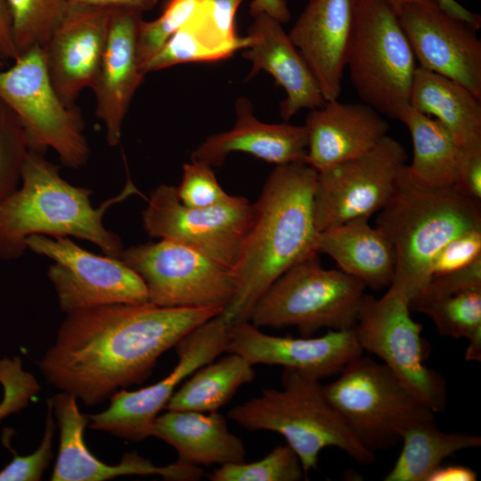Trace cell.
Returning <instances> with one entry per match:
<instances>
[{
	"instance_id": "obj_3",
	"label": "cell",
	"mask_w": 481,
	"mask_h": 481,
	"mask_svg": "<svg viewBox=\"0 0 481 481\" xmlns=\"http://www.w3.org/2000/svg\"><path fill=\"white\" fill-rule=\"evenodd\" d=\"M45 153L29 150L20 185L0 200V259L20 257L34 234L72 236L98 246L104 255L120 258L119 237L103 224L112 205L139 193L128 178L122 192L94 208L92 191L75 186L61 177L58 166Z\"/></svg>"
},
{
	"instance_id": "obj_20",
	"label": "cell",
	"mask_w": 481,
	"mask_h": 481,
	"mask_svg": "<svg viewBox=\"0 0 481 481\" xmlns=\"http://www.w3.org/2000/svg\"><path fill=\"white\" fill-rule=\"evenodd\" d=\"M361 0H308L289 37L325 102L338 100Z\"/></svg>"
},
{
	"instance_id": "obj_49",
	"label": "cell",
	"mask_w": 481,
	"mask_h": 481,
	"mask_svg": "<svg viewBox=\"0 0 481 481\" xmlns=\"http://www.w3.org/2000/svg\"><path fill=\"white\" fill-rule=\"evenodd\" d=\"M385 1L396 10L399 6L404 4L414 2V1H420V0H385Z\"/></svg>"
},
{
	"instance_id": "obj_39",
	"label": "cell",
	"mask_w": 481,
	"mask_h": 481,
	"mask_svg": "<svg viewBox=\"0 0 481 481\" xmlns=\"http://www.w3.org/2000/svg\"><path fill=\"white\" fill-rule=\"evenodd\" d=\"M57 429L50 398L46 402V414L43 437L38 447L27 455H15L0 470V481H39L53 459V441Z\"/></svg>"
},
{
	"instance_id": "obj_6",
	"label": "cell",
	"mask_w": 481,
	"mask_h": 481,
	"mask_svg": "<svg viewBox=\"0 0 481 481\" xmlns=\"http://www.w3.org/2000/svg\"><path fill=\"white\" fill-rule=\"evenodd\" d=\"M338 374L323 386L325 396L355 438L374 453L396 445L409 428L436 420L383 363L362 355Z\"/></svg>"
},
{
	"instance_id": "obj_15",
	"label": "cell",
	"mask_w": 481,
	"mask_h": 481,
	"mask_svg": "<svg viewBox=\"0 0 481 481\" xmlns=\"http://www.w3.org/2000/svg\"><path fill=\"white\" fill-rule=\"evenodd\" d=\"M407 159L402 143L387 135L363 155L318 172L314 209L319 232L378 213Z\"/></svg>"
},
{
	"instance_id": "obj_7",
	"label": "cell",
	"mask_w": 481,
	"mask_h": 481,
	"mask_svg": "<svg viewBox=\"0 0 481 481\" xmlns=\"http://www.w3.org/2000/svg\"><path fill=\"white\" fill-rule=\"evenodd\" d=\"M365 286L322 266L318 255L281 274L256 303L249 322L257 327H295L305 337L321 329H353Z\"/></svg>"
},
{
	"instance_id": "obj_2",
	"label": "cell",
	"mask_w": 481,
	"mask_h": 481,
	"mask_svg": "<svg viewBox=\"0 0 481 481\" xmlns=\"http://www.w3.org/2000/svg\"><path fill=\"white\" fill-rule=\"evenodd\" d=\"M317 175L306 162H295L276 166L266 179L234 268L236 293L223 312L230 324L249 321L257 300L281 274L318 255Z\"/></svg>"
},
{
	"instance_id": "obj_23",
	"label": "cell",
	"mask_w": 481,
	"mask_h": 481,
	"mask_svg": "<svg viewBox=\"0 0 481 481\" xmlns=\"http://www.w3.org/2000/svg\"><path fill=\"white\" fill-rule=\"evenodd\" d=\"M232 129L207 137L192 153L191 160L219 167L232 152H243L276 166L306 162L308 134L305 125L260 121L246 97L234 104Z\"/></svg>"
},
{
	"instance_id": "obj_17",
	"label": "cell",
	"mask_w": 481,
	"mask_h": 481,
	"mask_svg": "<svg viewBox=\"0 0 481 481\" xmlns=\"http://www.w3.org/2000/svg\"><path fill=\"white\" fill-rule=\"evenodd\" d=\"M113 9L68 2L42 47L51 82L61 101L74 103L92 88L106 47Z\"/></svg>"
},
{
	"instance_id": "obj_33",
	"label": "cell",
	"mask_w": 481,
	"mask_h": 481,
	"mask_svg": "<svg viewBox=\"0 0 481 481\" xmlns=\"http://www.w3.org/2000/svg\"><path fill=\"white\" fill-rule=\"evenodd\" d=\"M208 477L211 481H298L306 475L298 455L286 444L259 461L219 466Z\"/></svg>"
},
{
	"instance_id": "obj_4",
	"label": "cell",
	"mask_w": 481,
	"mask_h": 481,
	"mask_svg": "<svg viewBox=\"0 0 481 481\" xmlns=\"http://www.w3.org/2000/svg\"><path fill=\"white\" fill-rule=\"evenodd\" d=\"M375 226L395 253L390 286L411 302L429 280L435 255L460 234L481 228L480 201L456 185L436 187L414 178L405 164L388 200L378 212Z\"/></svg>"
},
{
	"instance_id": "obj_5",
	"label": "cell",
	"mask_w": 481,
	"mask_h": 481,
	"mask_svg": "<svg viewBox=\"0 0 481 481\" xmlns=\"http://www.w3.org/2000/svg\"><path fill=\"white\" fill-rule=\"evenodd\" d=\"M281 382V389H264L232 408L229 418L246 429L283 436L298 455L306 477L327 447L340 449L360 465L373 463L376 454L355 438L328 402L319 379L284 369Z\"/></svg>"
},
{
	"instance_id": "obj_22",
	"label": "cell",
	"mask_w": 481,
	"mask_h": 481,
	"mask_svg": "<svg viewBox=\"0 0 481 481\" xmlns=\"http://www.w3.org/2000/svg\"><path fill=\"white\" fill-rule=\"evenodd\" d=\"M382 116L364 102L338 100L311 110L305 124L306 162L321 172L369 151L387 135L389 124Z\"/></svg>"
},
{
	"instance_id": "obj_47",
	"label": "cell",
	"mask_w": 481,
	"mask_h": 481,
	"mask_svg": "<svg viewBox=\"0 0 481 481\" xmlns=\"http://www.w3.org/2000/svg\"><path fill=\"white\" fill-rule=\"evenodd\" d=\"M477 473L463 465H440L428 477L427 481H475Z\"/></svg>"
},
{
	"instance_id": "obj_35",
	"label": "cell",
	"mask_w": 481,
	"mask_h": 481,
	"mask_svg": "<svg viewBox=\"0 0 481 481\" xmlns=\"http://www.w3.org/2000/svg\"><path fill=\"white\" fill-rule=\"evenodd\" d=\"M29 150L20 119L0 98V200L20 185Z\"/></svg>"
},
{
	"instance_id": "obj_41",
	"label": "cell",
	"mask_w": 481,
	"mask_h": 481,
	"mask_svg": "<svg viewBox=\"0 0 481 481\" xmlns=\"http://www.w3.org/2000/svg\"><path fill=\"white\" fill-rule=\"evenodd\" d=\"M480 257L481 228H476L453 238L435 255L430 263L429 276L466 267Z\"/></svg>"
},
{
	"instance_id": "obj_46",
	"label": "cell",
	"mask_w": 481,
	"mask_h": 481,
	"mask_svg": "<svg viewBox=\"0 0 481 481\" xmlns=\"http://www.w3.org/2000/svg\"><path fill=\"white\" fill-rule=\"evenodd\" d=\"M159 0H67L69 3L82 4L109 9H129L140 12L151 10Z\"/></svg>"
},
{
	"instance_id": "obj_38",
	"label": "cell",
	"mask_w": 481,
	"mask_h": 481,
	"mask_svg": "<svg viewBox=\"0 0 481 481\" xmlns=\"http://www.w3.org/2000/svg\"><path fill=\"white\" fill-rule=\"evenodd\" d=\"M0 384L3 387L0 422L27 407L41 389L35 376L24 369L18 356L0 359Z\"/></svg>"
},
{
	"instance_id": "obj_28",
	"label": "cell",
	"mask_w": 481,
	"mask_h": 481,
	"mask_svg": "<svg viewBox=\"0 0 481 481\" xmlns=\"http://www.w3.org/2000/svg\"><path fill=\"white\" fill-rule=\"evenodd\" d=\"M408 128L413 156L407 169L420 182L431 186L449 187L457 183L464 151L434 118L410 105L400 120Z\"/></svg>"
},
{
	"instance_id": "obj_32",
	"label": "cell",
	"mask_w": 481,
	"mask_h": 481,
	"mask_svg": "<svg viewBox=\"0 0 481 481\" xmlns=\"http://www.w3.org/2000/svg\"><path fill=\"white\" fill-rule=\"evenodd\" d=\"M18 56L43 47L63 16L67 0H6Z\"/></svg>"
},
{
	"instance_id": "obj_14",
	"label": "cell",
	"mask_w": 481,
	"mask_h": 481,
	"mask_svg": "<svg viewBox=\"0 0 481 481\" xmlns=\"http://www.w3.org/2000/svg\"><path fill=\"white\" fill-rule=\"evenodd\" d=\"M253 216V204L241 196L208 208H192L178 199L175 186L153 190L143 213V224L152 238L184 244L234 268Z\"/></svg>"
},
{
	"instance_id": "obj_19",
	"label": "cell",
	"mask_w": 481,
	"mask_h": 481,
	"mask_svg": "<svg viewBox=\"0 0 481 481\" xmlns=\"http://www.w3.org/2000/svg\"><path fill=\"white\" fill-rule=\"evenodd\" d=\"M59 429V448L53 481H105L121 476L159 475L167 480H198L202 469L177 460L167 466H157L136 452L123 455L121 461L110 465L100 461L86 446L84 432L88 415L80 412L77 399L61 392L50 398Z\"/></svg>"
},
{
	"instance_id": "obj_12",
	"label": "cell",
	"mask_w": 481,
	"mask_h": 481,
	"mask_svg": "<svg viewBox=\"0 0 481 481\" xmlns=\"http://www.w3.org/2000/svg\"><path fill=\"white\" fill-rule=\"evenodd\" d=\"M229 327L222 312L187 333L174 346L178 362L166 377L138 390L117 391L105 410L88 415L90 428L132 442L151 436L155 419L177 386L200 367L226 353Z\"/></svg>"
},
{
	"instance_id": "obj_27",
	"label": "cell",
	"mask_w": 481,
	"mask_h": 481,
	"mask_svg": "<svg viewBox=\"0 0 481 481\" xmlns=\"http://www.w3.org/2000/svg\"><path fill=\"white\" fill-rule=\"evenodd\" d=\"M409 105L440 122L463 151L481 149V100L462 85L418 66Z\"/></svg>"
},
{
	"instance_id": "obj_31",
	"label": "cell",
	"mask_w": 481,
	"mask_h": 481,
	"mask_svg": "<svg viewBox=\"0 0 481 481\" xmlns=\"http://www.w3.org/2000/svg\"><path fill=\"white\" fill-rule=\"evenodd\" d=\"M428 316L441 336L469 340L467 361H481V289L410 304Z\"/></svg>"
},
{
	"instance_id": "obj_21",
	"label": "cell",
	"mask_w": 481,
	"mask_h": 481,
	"mask_svg": "<svg viewBox=\"0 0 481 481\" xmlns=\"http://www.w3.org/2000/svg\"><path fill=\"white\" fill-rule=\"evenodd\" d=\"M143 13L113 9L110 32L96 79L91 88L95 114L105 126L110 146L120 143L124 119L144 76L138 54Z\"/></svg>"
},
{
	"instance_id": "obj_34",
	"label": "cell",
	"mask_w": 481,
	"mask_h": 481,
	"mask_svg": "<svg viewBox=\"0 0 481 481\" xmlns=\"http://www.w3.org/2000/svg\"><path fill=\"white\" fill-rule=\"evenodd\" d=\"M233 54L208 45L189 20L175 31L162 47L144 65L145 74L190 62H214L231 58Z\"/></svg>"
},
{
	"instance_id": "obj_48",
	"label": "cell",
	"mask_w": 481,
	"mask_h": 481,
	"mask_svg": "<svg viewBox=\"0 0 481 481\" xmlns=\"http://www.w3.org/2000/svg\"><path fill=\"white\" fill-rule=\"evenodd\" d=\"M438 4L449 13L460 18L472 26L479 29L481 26V17L474 13L455 0H436Z\"/></svg>"
},
{
	"instance_id": "obj_44",
	"label": "cell",
	"mask_w": 481,
	"mask_h": 481,
	"mask_svg": "<svg viewBox=\"0 0 481 481\" xmlns=\"http://www.w3.org/2000/svg\"><path fill=\"white\" fill-rule=\"evenodd\" d=\"M0 53L6 61H14L18 53L12 34V23L6 0H0Z\"/></svg>"
},
{
	"instance_id": "obj_18",
	"label": "cell",
	"mask_w": 481,
	"mask_h": 481,
	"mask_svg": "<svg viewBox=\"0 0 481 481\" xmlns=\"http://www.w3.org/2000/svg\"><path fill=\"white\" fill-rule=\"evenodd\" d=\"M226 353L240 355L253 365H279L321 380L338 374L363 350L353 329L330 330L320 337H279L246 321L230 324Z\"/></svg>"
},
{
	"instance_id": "obj_9",
	"label": "cell",
	"mask_w": 481,
	"mask_h": 481,
	"mask_svg": "<svg viewBox=\"0 0 481 481\" xmlns=\"http://www.w3.org/2000/svg\"><path fill=\"white\" fill-rule=\"evenodd\" d=\"M0 98L20 119L30 150H53L70 168L86 164L90 148L81 114L66 105L55 91L45 63L42 47L21 54L0 69Z\"/></svg>"
},
{
	"instance_id": "obj_8",
	"label": "cell",
	"mask_w": 481,
	"mask_h": 481,
	"mask_svg": "<svg viewBox=\"0 0 481 481\" xmlns=\"http://www.w3.org/2000/svg\"><path fill=\"white\" fill-rule=\"evenodd\" d=\"M346 67L363 102L400 120L418 66L396 10L385 0L360 1Z\"/></svg>"
},
{
	"instance_id": "obj_42",
	"label": "cell",
	"mask_w": 481,
	"mask_h": 481,
	"mask_svg": "<svg viewBox=\"0 0 481 481\" xmlns=\"http://www.w3.org/2000/svg\"><path fill=\"white\" fill-rule=\"evenodd\" d=\"M474 289H481V257L466 267L431 276L410 304Z\"/></svg>"
},
{
	"instance_id": "obj_40",
	"label": "cell",
	"mask_w": 481,
	"mask_h": 481,
	"mask_svg": "<svg viewBox=\"0 0 481 481\" xmlns=\"http://www.w3.org/2000/svg\"><path fill=\"white\" fill-rule=\"evenodd\" d=\"M243 0H201L197 12L205 30L218 45L247 44L248 36L238 37L235 14Z\"/></svg>"
},
{
	"instance_id": "obj_50",
	"label": "cell",
	"mask_w": 481,
	"mask_h": 481,
	"mask_svg": "<svg viewBox=\"0 0 481 481\" xmlns=\"http://www.w3.org/2000/svg\"><path fill=\"white\" fill-rule=\"evenodd\" d=\"M6 60L5 58L0 53V69L5 68Z\"/></svg>"
},
{
	"instance_id": "obj_1",
	"label": "cell",
	"mask_w": 481,
	"mask_h": 481,
	"mask_svg": "<svg viewBox=\"0 0 481 481\" xmlns=\"http://www.w3.org/2000/svg\"><path fill=\"white\" fill-rule=\"evenodd\" d=\"M222 307L118 303L68 314L39 361L45 379L86 406L143 383L158 359Z\"/></svg>"
},
{
	"instance_id": "obj_43",
	"label": "cell",
	"mask_w": 481,
	"mask_h": 481,
	"mask_svg": "<svg viewBox=\"0 0 481 481\" xmlns=\"http://www.w3.org/2000/svg\"><path fill=\"white\" fill-rule=\"evenodd\" d=\"M455 185L469 197L481 200V149L464 151Z\"/></svg>"
},
{
	"instance_id": "obj_26",
	"label": "cell",
	"mask_w": 481,
	"mask_h": 481,
	"mask_svg": "<svg viewBox=\"0 0 481 481\" xmlns=\"http://www.w3.org/2000/svg\"><path fill=\"white\" fill-rule=\"evenodd\" d=\"M318 253L331 257L340 270L373 290L388 288L395 268V249L386 235L359 217L320 232Z\"/></svg>"
},
{
	"instance_id": "obj_16",
	"label": "cell",
	"mask_w": 481,
	"mask_h": 481,
	"mask_svg": "<svg viewBox=\"0 0 481 481\" xmlns=\"http://www.w3.org/2000/svg\"><path fill=\"white\" fill-rule=\"evenodd\" d=\"M396 12L419 67L446 77L481 100V41L477 28L436 0L404 4Z\"/></svg>"
},
{
	"instance_id": "obj_11",
	"label": "cell",
	"mask_w": 481,
	"mask_h": 481,
	"mask_svg": "<svg viewBox=\"0 0 481 481\" xmlns=\"http://www.w3.org/2000/svg\"><path fill=\"white\" fill-rule=\"evenodd\" d=\"M120 258L143 281L148 301L159 306L225 309L236 293L232 268L176 241L132 246Z\"/></svg>"
},
{
	"instance_id": "obj_25",
	"label": "cell",
	"mask_w": 481,
	"mask_h": 481,
	"mask_svg": "<svg viewBox=\"0 0 481 481\" xmlns=\"http://www.w3.org/2000/svg\"><path fill=\"white\" fill-rule=\"evenodd\" d=\"M167 411L155 419L151 436L172 446L178 460L195 466L245 461L241 439L218 412Z\"/></svg>"
},
{
	"instance_id": "obj_29",
	"label": "cell",
	"mask_w": 481,
	"mask_h": 481,
	"mask_svg": "<svg viewBox=\"0 0 481 481\" xmlns=\"http://www.w3.org/2000/svg\"><path fill=\"white\" fill-rule=\"evenodd\" d=\"M253 364L240 355L227 353L196 370L175 391L168 411L218 412L236 391L255 379Z\"/></svg>"
},
{
	"instance_id": "obj_30",
	"label": "cell",
	"mask_w": 481,
	"mask_h": 481,
	"mask_svg": "<svg viewBox=\"0 0 481 481\" xmlns=\"http://www.w3.org/2000/svg\"><path fill=\"white\" fill-rule=\"evenodd\" d=\"M403 447L385 481H427L454 453L481 445L477 435L444 432L436 420L416 425L404 434Z\"/></svg>"
},
{
	"instance_id": "obj_36",
	"label": "cell",
	"mask_w": 481,
	"mask_h": 481,
	"mask_svg": "<svg viewBox=\"0 0 481 481\" xmlns=\"http://www.w3.org/2000/svg\"><path fill=\"white\" fill-rule=\"evenodd\" d=\"M200 2L167 0L157 19L151 21L143 20L138 36V54L143 68L166 41L192 18Z\"/></svg>"
},
{
	"instance_id": "obj_13",
	"label": "cell",
	"mask_w": 481,
	"mask_h": 481,
	"mask_svg": "<svg viewBox=\"0 0 481 481\" xmlns=\"http://www.w3.org/2000/svg\"><path fill=\"white\" fill-rule=\"evenodd\" d=\"M26 244L53 261L47 276L66 314L110 304L148 302L143 281L121 258L94 254L63 236L34 234Z\"/></svg>"
},
{
	"instance_id": "obj_24",
	"label": "cell",
	"mask_w": 481,
	"mask_h": 481,
	"mask_svg": "<svg viewBox=\"0 0 481 481\" xmlns=\"http://www.w3.org/2000/svg\"><path fill=\"white\" fill-rule=\"evenodd\" d=\"M253 18L248 33L251 43L243 53L251 63L248 78L263 70L284 89L280 114L286 122L304 109L322 106L325 100L317 83L281 23L265 13Z\"/></svg>"
},
{
	"instance_id": "obj_10",
	"label": "cell",
	"mask_w": 481,
	"mask_h": 481,
	"mask_svg": "<svg viewBox=\"0 0 481 481\" xmlns=\"http://www.w3.org/2000/svg\"><path fill=\"white\" fill-rule=\"evenodd\" d=\"M422 329L411 316L408 298L393 286L379 298L364 295L353 327L363 351L378 356L435 413L442 412L447 401L446 384L425 363L429 347Z\"/></svg>"
},
{
	"instance_id": "obj_37",
	"label": "cell",
	"mask_w": 481,
	"mask_h": 481,
	"mask_svg": "<svg viewBox=\"0 0 481 481\" xmlns=\"http://www.w3.org/2000/svg\"><path fill=\"white\" fill-rule=\"evenodd\" d=\"M175 189L179 200L192 208L212 207L231 197L221 187L213 167L194 160L183 164L182 179Z\"/></svg>"
},
{
	"instance_id": "obj_45",
	"label": "cell",
	"mask_w": 481,
	"mask_h": 481,
	"mask_svg": "<svg viewBox=\"0 0 481 481\" xmlns=\"http://www.w3.org/2000/svg\"><path fill=\"white\" fill-rule=\"evenodd\" d=\"M249 12L253 17L265 13L281 24L288 22L290 19L286 0H252Z\"/></svg>"
}]
</instances>
